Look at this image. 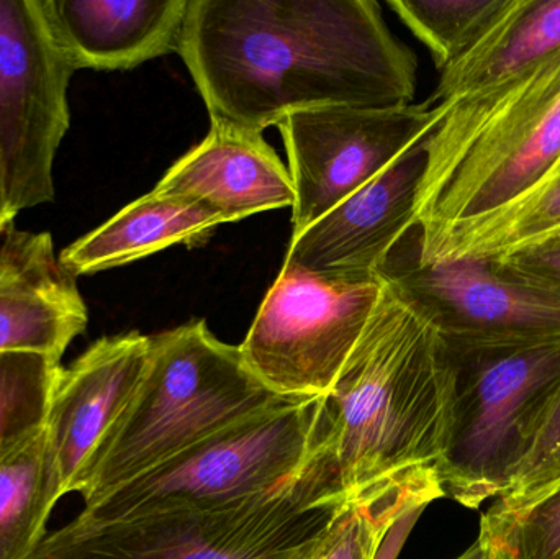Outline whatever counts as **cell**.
<instances>
[{
  "mask_svg": "<svg viewBox=\"0 0 560 559\" xmlns=\"http://www.w3.org/2000/svg\"><path fill=\"white\" fill-rule=\"evenodd\" d=\"M560 488V394L536 436L525 462L513 476L505 494L495 499L492 512H515L535 504Z\"/></svg>",
  "mask_w": 560,
  "mask_h": 559,
  "instance_id": "24",
  "label": "cell"
},
{
  "mask_svg": "<svg viewBox=\"0 0 560 559\" xmlns=\"http://www.w3.org/2000/svg\"><path fill=\"white\" fill-rule=\"evenodd\" d=\"M223 223L225 219L203 203L151 190L66 246L58 258L74 278L97 275L174 245H202Z\"/></svg>",
  "mask_w": 560,
  "mask_h": 559,
  "instance_id": "16",
  "label": "cell"
},
{
  "mask_svg": "<svg viewBox=\"0 0 560 559\" xmlns=\"http://www.w3.org/2000/svg\"><path fill=\"white\" fill-rule=\"evenodd\" d=\"M443 345L453 391L441 488L479 509L505 494L558 400L560 340Z\"/></svg>",
  "mask_w": 560,
  "mask_h": 559,
  "instance_id": "6",
  "label": "cell"
},
{
  "mask_svg": "<svg viewBox=\"0 0 560 559\" xmlns=\"http://www.w3.org/2000/svg\"><path fill=\"white\" fill-rule=\"evenodd\" d=\"M560 49V0H505L480 38L441 71L431 104L510 78Z\"/></svg>",
  "mask_w": 560,
  "mask_h": 559,
  "instance_id": "17",
  "label": "cell"
},
{
  "mask_svg": "<svg viewBox=\"0 0 560 559\" xmlns=\"http://www.w3.org/2000/svg\"><path fill=\"white\" fill-rule=\"evenodd\" d=\"M451 391L440 334L385 284L361 340L323 396V452L346 505L394 531L444 498L440 466Z\"/></svg>",
  "mask_w": 560,
  "mask_h": 559,
  "instance_id": "2",
  "label": "cell"
},
{
  "mask_svg": "<svg viewBox=\"0 0 560 559\" xmlns=\"http://www.w3.org/2000/svg\"><path fill=\"white\" fill-rule=\"evenodd\" d=\"M323 436V396L285 397L200 440L79 515L94 522L128 521L268 494L302 475Z\"/></svg>",
  "mask_w": 560,
  "mask_h": 559,
  "instance_id": "7",
  "label": "cell"
},
{
  "mask_svg": "<svg viewBox=\"0 0 560 559\" xmlns=\"http://www.w3.org/2000/svg\"><path fill=\"white\" fill-rule=\"evenodd\" d=\"M505 0H390L401 22L430 49L440 71L453 65L492 22Z\"/></svg>",
  "mask_w": 560,
  "mask_h": 559,
  "instance_id": "21",
  "label": "cell"
},
{
  "mask_svg": "<svg viewBox=\"0 0 560 559\" xmlns=\"http://www.w3.org/2000/svg\"><path fill=\"white\" fill-rule=\"evenodd\" d=\"M345 505L319 446L299 478L268 494L128 521L78 515L28 559H280L322 534Z\"/></svg>",
  "mask_w": 560,
  "mask_h": 559,
  "instance_id": "5",
  "label": "cell"
},
{
  "mask_svg": "<svg viewBox=\"0 0 560 559\" xmlns=\"http://www.w3.org/2000/svg\"><path fill=\"white\" fill-rule=\"evenodd\" d=\"M88 324L78 282L58 255L0 291V354H39L61 363Z\"/></svg>",
  "mask_w": 560,
  "mask_h": 559,
  "instance_id": "18",
  "label": "cell"
},
{
  "mask_svg": "<svg viewBox=\"0 0 560 559\" xmlns=\"http://www.w3.org/2000/svg\"><path fill=\"white\" fill-rule=\"evenodd\" d=\"M151 337L128 331L92 343L59 368L45 420L46 502L81 491L98 446L143 380Z\"/></svg>",
  "mask_w": 560,
  "mask_h": 559,
  "instance_id": "12",
  "label": "cell"
},
{
  "mask_svg": "<svg viewBox=\"0 0 560 559\" xmlns=\"http://www.w3.org/2000/svg\"><path fill=\"white\" fill-rule=\"evenodd\" d=\"M493 261L505 266L520 278L560 295V240H548Z\"/></svg>",
  "mask_w": 560,
  "mask_h": 559,
  "instance_id": "26",
  "label": "cell"
},
{
  "mask_svg": "<svg viewBox=\"0 0 560 559\" xmlns=\"http://www.w3.org/2000/svg\"><path fill=\"white\" fill-rule=\"evenodd\" d=\"M549 240H560V232L556 233V235L551 236V238H549ZM546 242H548V240H546Z\"/></svg>",
  "mask_w": 560,
  "mask_h": 559,
  "instance_id": "29",
  "label": "cell"
},
{
  "mask_svg": "<svg viewBox=\"0 0 560 559\" xmlns=\"http://www.w3.org/2000/svg\"><path fill=\"white\" fill-rule=\"evenodd\" d=\"M479 540L493 559H560V488L520 511H487Z\"/></svg>",
  "mask_w": 560,
  "mask_h": 559,
  "instance_id": "23",
  "label": "cell"
},
{
  "mask_svg": "<svg viewBox=\"0 0 560 559\" xmlns=\"http://www.w3.org/2000/svg\"><path fill=\"white\" fill-rule=\"evenodd\" d=\"M427 138L293 235L283 266L339 278L375 276L395 243L415 225V202L427 166Z\"/></svg>",
  "mask_w": 560,
  "mask_h": 559,
  "instance_id": "13",
  "label": "cell"
},
{
  "mask_svg": "<svg viewBox=\"0 0 560 559\" xmlns=\"http://www.w3.org/2000/svg\"><path fill=\"white\" fill-rule=\"evenodd\" d=\"M285 397L292 396L266 387L240 347L219 340L206 321L153 335L143 380L85 473V508Z\"/></svg>",
  "mask_w": 560,
  "mask_h": 559,
  "instance_id": "4",
  "label": "cell"
},
{
  "mask_svg": "<svg viewBox=\"0 0 560 559\" xmlns=\"http://www.w3.org/2000/svg\"><path fill=\"white\" fill-rule=\"evenodd\" d=\"M457 559H493L492 555H490L489 548L482 544V541L477 538L476 544L466 551V554L460 555Z\"/></svg>",
  "mask_w": 560,
  "mask_h": 559,
  "instance_id": "28",
  "label": "cell"
},
{
  "mask_svg": "<svg viewBox=\"0 0 560 559\" xmlns=\"http://www.w3.org/2000/svg\"><path fill=\"white\" fill-rule=\"evenodd\" d=\"M61 363L28 353L0 354V452L10 440L42 427Z\"/></svg>",
  "mask_w": 560,
  "mask_h": 559,
  "instance_id": "22",
  "label": "cell"
},
{
  "mask_svg": "<svg viewBox=\"0 0 560 559\" xmlns=\"http://www.w3.org/2000/svg\"><path fill=\"white\" fill-rule=\"evenodd\" d=\"M444 105L322 107L287 115L278 125L295 200L292 236L364 187L427 138Z\"/></svg>",
  "mask_w": 560,
  "mask_h": 559,
  "instance_id": "11",
  "label": "cell"
},
{
  "mask_svg": "<svg viewBox=\"0 0 560 559\" xmlns=\"http://www.w3.org/2000/svg\"><path fill=\"white\" fill-rule=\"evenodd\" d=\"M441 105L415 202L421 252L515 199L559 160L560 49Z\"/></svg>",
  "mask_w": 560,
  "mask_h": 559,
  "instance_id": "3",
  "label": "cell"
},
{
  "mask_svg": "<svg viewBox=\"0 0 560 559\" xmlns=\"http://www.w3.org/2000/svg\"><path fill=\"white\" fill-rule=\"evenodd\" d=\"M388 532L364 509L345 505L322 534L280 559H377Z\"/></svg>",
  "mask_w": 560,
  "mask_h": 559,
  "instance_id": "25",
  "label": "cell"
},
{
  "mask_svg": "<svg viewBox=\"0 0 560 559\" xmlns=\"http://www.w3.org/2000/svg\"><path fill=\"white\" fill-rule=\"evenodd\" d=\"M45 423L10 440L0 452V559H28L45 538Z\"/></svg>",
  "mask_w": 560,
  "mask_h": 559,
  "instance_id": "20",
  "label": "cell"
},
{
  "mask_svg": "<svg viewBox=\"0 0 560 559\" xmlns=\"http://www.w3.org/2000/svg\"><path fill=\"white\" fill-rule=\"evenodd\" d=\"M13 220H15V217L12 216L9 206H7L5 193H3L2 179H0V240L10 229H13Z\"/></svg>",
  "mask_w": 560,
  "mask_h": 559,
  "instance_id": "27",
  "label": "cell"
},
{
  "mask_svg": "<svg viewBox=\"0 0 560 559\" xmlns=\"http://www.w3.org/2000/svg\"><path fill=\"white\" fill-rule=\"evenodd\" d=\"M154 193L215 210L226 223L292 207L289 167L262 131L212 121L209 135L164 174Z\"/></svg>",
  "mask_w": 560,
  "mask_h": 559,
  "instance_id": "14",
  "label": "cell"
},
{
  "mask_svg": "<svg viewBox=\"0 0 560 559\" xmlns=\"http://www.w3.org/2000/svg\"><path fill=\"white\" fill-rule=\"evenodd\" d=\"M177 53L210 120L265 131L322 107H404L418 61L375 0H189Z\"/></svg>",
  "mask_w": 560,
  "mask_h": 559,
  "instance_id": "1",
  "label": "cell"
},
{
  "mask_svg": "<svg viewBox=\"0 0 560 559\" xmlns=\"http://www.w3.org/2000/svg\"><path fill=\"white\" fill-rule=\"evenodd\" d=\"M410 229L375 275L444 341L497 345L560 340V295L520 278L493 259L420 261Z\"/></svg>",
  "mask_w": 560,
  "mask_h": 559,
  "instance_id": "10",
  "label": "cell"
},
{
  "mask_svg": "<svg viewBox=\"0 0 560 559\" xmlns=\"http://www.w3.org/2000/svg\"><path fill=\"white\" fill-rule=\"evenodd\" d=\"M75 71L45 0H0V179L13 217L55 200Z\"/></svg>",
  "mask_w": 560,
  "mask_h": 559,
  "instance_id": "8",
  "label": "cell"
},
{
  "mask_svg": "<svg viewBox=\"0 0 560 559\" xmlns=\"http://www.w3.org/2000/svg\"><path fill=\"white\" fill-rule=\"evenodd\" d=\"M560 232V158L522 194L499 209L464 223L433 248L421 252L410 229L418 259H500L539 245Z\"/></svg>",
  "mask_w": 560,
  "mask_h": 559,
  "instance_id": "19",
  "label": "cell"
},
{
  "mask_svg": "<svg viewBox=\"0 0 560 559\" xmlns=\"http://www.w3.org/2000/svg\"><path fill=\"white\" fill-rule=\"evenodd\" d=\"M384 281L282 266L245 341L243 360L280 396H326L371 322Z\"/></svg>",
  "mask_w": 560,
  "mask_h": 559,
  "instance_id": "9",
  "label": "cell"
},
{
  "mask_svg": "<svg viewBox=\"0 0 560 559\" xmlns=\"http://www.w3.org/2000/svg\"><path fill=\"white\" fill-rule=\"evenodd\" d=\"M72 65L125 71L177 51L189 0H45Z\"/></svg>",
  "mask_w": 560,
  "mask_h": 559,
  "instance_id": "15",
  "label": "cell"
},
{
  "mask_svg": "<svg viewBox=\"0 0 560 559\" xmlns=\"http://www.w3.org/2000/svg\"><path fill=\"white\" fill-rule=\"evenodd\" d=\"M378 559V558H377Z\"/></svg>",
  "mask_w": 560,
  "mask_h": 559,
  "instance_id": "30",
  "label": "cell"
}]
</instances>
